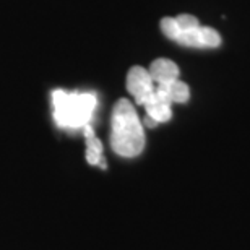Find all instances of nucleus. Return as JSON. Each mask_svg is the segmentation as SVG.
Listing matches in <instances>:
<instances>
[{"label":"nucleus","instance_id":"obj_1","mask_svg":"<svg viewBox=\"0 0 250 250\" xmlns=\"http://www.w3.org/2000/svg\"><path fill=\"white\" fill-rule=\"evenodd\" d=\"M111 146L119 156L135 158L145 148L142 121L128 99H119L111 119Z\"/></svg>","mask_w":250,"mask_h":250},{"label":"nucleus","instance_id":"obj_2","mask_svg":"<svg viewBox=\"0 0 250 250\" xmlns=\"http://www.w3.org/2000/svg\"><path fill=\"white\" fill-rule=\"evenodd\" d=\"M96 104L93 93H70L65 89L52 91L54 121L61 128H84L89 125Z\"/></svg>","mask_w":250,"mask_h":250},{"label":"nucleus","instance_id":"obj_3","mask_svg":"<svg viewBox=\"0 0 250 250\" xmlns=\"http://www.w3.org/2000/svg\"><path fill=\"white\" fill-rule=\"evenodd\" d=\"M127 89L135 98V101L140 106H145L148 99L154 93V83L149 77L148 70L143 67H132L127 75Z\"/></svg>","mask_w":250,"mask_h":250},{"label":"nucleus","instance_id":"obj_4","mask_svg":"<svg viewBox=\"0 0 250 250\" xmlns=\"http://www.w3.org/2000/svg\"><path fill=\"white\" fill-rule=\"evenodd\" d=\"M171 101L169 98L164 94L159 88H154L153 96L148 99V103L145 104V111H146V116L151 117L156 124H163L167 122L172 116L171 111Z\"/></svg>","mask_w":250,"mask_h":250},{"label":"nucleus","instance_id":"obj_5","mask_svg":"<svg viewBox=\"0 0 250 250\" xmlns=\"http://www.w3.org/2000/svg\"><path fill=\"white\" fill-rule=\"evenodd\" d=\"M149 77H151L153 83L164 84L171 83L174 80H179V67L169 59H158L151 63L148 70Z\"/></svg>","mask_w":250,"mask_h":250},{"label":"nucleus","instance_id":"obj_6","mask_svg":"<svg viewBox=\"0 0 250 250\" xmlns=\"http://www.w3.org/2000/svg\"><path fill=\"white\" fill-rule=\"evenodd\" d=\"M84 140H86V161L91 166H98L101 169H106V161H104L103 154V143L99 142L91 125H86L83 128Z\"/></svg>","mask_w":250,"mask_h":250},{"label":"nucleus","instance_id":"obj_7","mask_svg":"<svg viewBox=\"0 0 250 250\" xmlns=\"http://www.w3.org/2000/svg\"><path fill=\"white\" fill-rule=\"evenodd\" d=\"M156 88L161 89V91L169 98L171 103H187L190 98L188 86L184 82H181V80H174L171 83L158 84Z\"/></svg>","mask_w":250,"mask_h":250},{"label":"nucleus","instance_id":"obj_8","mask_svg":"<svg viewBox=\"0 0 250 250\" xmlns=\"http://www.w3.org/2000/svg\"><path fill=\"white\" fill-rule=\"evenodd\" d=\"M176 42H179L181 46L186 47H203L202 44V34H200V28L197 29H190V31H179Z\"/></svg>","mask_w":250,"mask_h":250},{"label":"nucleus","instance_id":"obj_9","mask_svg":"<svg viewBox=\"0 0 250 250\" xmlns=\"http://www.w3.org/2000/svg\"><path fill=\"white\" fill-rule=\"evenodd\" d=\"M200 34H202V44L203 47L214 49L221 44V36L218 34L216 29L209 26H200Z\"/></svg>","mask_w":250,"mask_h":250},{"label":"nucleus","instance_id":"obj_10","mask_svg":"<svg viewBox=\"0 0 250 250\" xmlns=\"http://www.w3.org/2000/svg\"><path fill=\"white\" fill-rule=\"evenodd\" d=\"M176 23L179 26V31H190V29L200 28L198 20L187 13H182V15H179V17H176Z\"/></svg>","mask_w":250,"mask_h":250},{"label":"nucleus","instance_id":"obj_11","mask_svg":"<svg viewBox=\"0 0 250 250\" xmlns=\"http://www.w3.org/2000/svg\"><path fill=\"white\" fill-rule=\"evenodd\" d=\"M161 31L163 34L166 38L169 39H172V41H176V38H177V34H179V26H177V23H176V18H163L161 20Z\"/></svg>","mask_w":250,"mask_h":250},{"label":"nucleus","instance_id":"obj_12","mask_svg":"<svg viewBox=\"0 0 250 250\" xmlns=\"http://www.w3.org/2000/svg\"><path fill=\"white\" fill-rule=\"evenodd\" d=\"M143 124H145V127H148V128H153V127H156V125H158L156 122H154V121H153V119H151V117H148V116H146V117H145V121H143Z\"/></svg>","mask_w":250,"mask_h":250}]
</instances>
